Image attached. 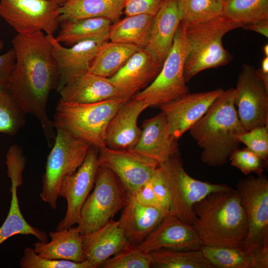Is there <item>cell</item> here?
<instances>
[{
    "instance_id": "obj_6",
    "label": "cell",
    "mask_w": 268,
    "mask_h": 268,
    "mask_svg": "<svg viewBox=\"0 0 268 268\" xmlns=\"http://www.w3.org/2000/svg\"><path fill=\"white\" fill-rule=\"evenodd\" d=\"M56 129L54 143L47 157L40 194L42 200L53 209L57 207L59 189L64 178L76 171L92 146L64 130Z\"/></svg>"
},
{
    "instance_id": "obj_46",
    "label": "cell",
    "mask_w": 268,
    "mask_h": 268,
    "mask_svg": "<svg viewBox=\"0 0 268 268\" xmlns=\"http://www.w3.org/2000/svg\"><path fill=\"white\" fill-rule=\"evenodd\" d=\"M263 52L265 56H268V44L264 45L263 47Z\"/></svg>"
},
{
    "instance_id": "obj_22",
    "label": "cell",
    "mask_w": 268,
    "mask_h": 268,
    "mask_svg": "<svg viewBox=\"0 0 268 268\" xmlns=\"http://www.w3.org/2000/svg\"><path fill=\"white\" fill-rule=\"evenodd\" d=\"M148 105L132 98L124 102L110 121L106 132V146L115 149H132L138 142L141 129L137 125L140 114Z\"/></svg>"
},
{
    "instance_id": "obj_28",
    "label": "cell",
    "mask_w": 268,
    "mask_h": 268,
    "mask_svg": "<svg viewBox=\"0 0 268 268\" xmlns=\"http://www.w3.org/2000/svg\"><path fill=\"white\" fill-rule=\"evenodd\" d=\"M11 186L10 205L7 217L0 227V245L11 236L17 235H31L39 241L47 242V233L29 224L23 216L19 204L17 188L23 183L22 173L12 171L7 173Z\"/></svg>"
},
{
    "instance_id": "obj_34",
    "label": "cell",
    "mask_w": 268,
    "mask_h": 268,
    "mask_svg": "<svg viewBox=\"0 0 268 268\" xmlns=\"http://www.w3.org/2000/svg\"><path fill=\"white\" fill-rule=\"evenodd\" d=\"M25 114L8 89L0 85V133L15 134L25 124Z\"/></svg>"
},
{
    "instance_id": "obj_14",
    "label": "cell",
    "mask_w": 268,
    "mask_h": 268,
    "mask_svg": "<svg viewBox=\"0 0 268 268\" xmlns=\"http://www.w3.org/2000/svg\"><path fill=\"white\" fill-rule=\"evenodd\" d=\"M98 149L91 146L80 166L64 178L59 197L66 200L67 209L57 230L67 229L78 223L81 207L94 186L98 168Z\"/></svg>"
},
{
    "instance_id": "obj_21",
    "label": "cell",
    "mask_w": 268,
    "mask_h": 268,
    "mask_svg": "<svg viewBox=\"0 0 268 268\" xmlns=\"http://www.w3.org/2000/svg\"><path fill=\"white\" fill-rule=\"evenodd\" d=\"M130 244L119 220L112 218L97 229L83 236L84 258L92 268H100L106 260Z\"/></svg>"
},
{
    "instance_id": "obj_20",
    "label": "cell",
    "mask_w": 268,
    "mask_h": 268,
    "mask_svg": "<svg viewBox=\"0 0 268 268\" xmlns=\"http://www.w3.org/2000/svg\"><path fill=\"white\" fill-rule=\"evenodd\" d=\"M57 90L60 100L66 103H91L124 98L108 78L89 70L72 76Z\"/></svg>"
},
{
    "instance_id": "obj_15",
    "label": "cell",
    "mask_w": 268,
    "mask_h": 268,
    "mask_svg": "<svg viewBox=\"0 0 268 268\" xmlns=\"http://www.w3.org/2000/svg\"><path fill=\"white\" fill-rule=\"evenodd\" d=\"M223 90L218 88L205 92L188 93L160 106L172 135L179 139L205 114Z\"/></svg>"
},
{
    "instance_id": "obj_1",
    "label": "cell",
    "mask_w": 268,
    "mask_h": 268,
    "mask_svg": "<svg viewBox=\"0 0 268 268\" xmlns=\"http://www.w3.org/2000/svg\"><path fill=\"white\" fill-rule=\"evenodd\" d=\"M15 64L7 88L21 109L39 121L48 145L55 138L47 112L50 92L59 86L60 73L52 45L42 31L17 34L11 41Z\"/></svg>"
},
{
    "instance_id": "obj_48",
    "label": "cell",
    "mask_w": 268,
    "mask_h": 268,
    "mask_svg": "<svg viewBox=\"0 0 268 268\" xmlns=\"http://www.w3.org/2000/svg\"><path fill=\"white\" fill-rule=\"evenodd\" d=\"M3 47V43L1 39L0 38V51L2 49Z\"/></svg>"
},
{
    "instance_id": "obj_33",
    "label": "cell",
    "mask_w": 268,
    "mask_h": 268,
    "mask_svg": "<svg viewBox=\"0 0 268 268\" xmlns=\"http://www.w3.org/2000/svg\"><path fill=\"white\" fill-rule=\"evenodd\" d=\"M222 15L244 25L268 19V0H227Z\"/></svg>"
},
{
    "instance_id": "obj_47",
    "label": "cell",
    "mask_w": 268,
    "mask_h": 268,
    "mask_svg": "<svg viewBox=\"0 0 268 268\" xmlns=\"http://www.w3.org/2000/svg\"><path fill=\"white\" fill-rule=\"evenodd\" d=\"M68 0H56L58 4L60 6H62L66 2H67Z\"/></svg>"
},
{
    "instance_id": "obj_7",
    "label": "cell",
    "mask_w": 268,
    "mask_h": 268,
    "mask_svg": "<svg viewBox=\"0 0 268 268\" xmlns=\"http://www.w3.org/2000/svg\"><path fill=\"white\" fill-rule=\"evenodd\" d=\"M188 51L185 24L181 22L172 46L155 79L132 98L141 101L149 107H159L189 93L184 68Z\"/></svg>"
},
{
    "instance_id": "obj_19",
    "label": "cell",
    "mask_w": 268,
    "mask_h": 268,
    "mask_svg": "<svg viewBox=\"0 0 268 268\" xmlns=\"http://www.w3.org/2000/svg\"><path fill=\"white\" fill-rule=\"evenodd\" d=\"M178 141L171 134L161 112L143 121L139 140L132 149L160 164L180 156Z\"/></svg>"
},
{
    "instance_id": "obj_45",
    "label": "cell",
    "mask_w": 268,
    "mask_h": 268,
    "mask_svg": "<svg viewBox=\"0 0 268 268\" xmlns=\"http://www.w3.org/2000/svg\"><path fill=\"white\" fill-rule=\"evenodd\" d=\"M256 70L258 74L268 86V56H265L263 58L261 67Z\"/></svg>"
},
{
    "instance_id": "obj_27",
    "label": "cell",
    "mask_w": 268,
    "mask_h": 268,
    "mask_svg": "<svg viewBox=\"0 0 268 268\" xmlns=\"http://www.w3.org/2000/svg\"><path fill=\"white\" fill-rule=\"evenodd\" d=\"M123 9L124 0H68L60 7L59 23L93 17L114 23L120 19Z\"/></svg>"
},
{
    "instance_id": "obj_4",
    "label": "cell",
    "mask_w": 268,
    "mask_h": 268,
    "mask_svg": "<svg viewBox=\"0 0 268 268\" xmlns=\"http://www.w3.org/2000/svg\"><path fill=\"white\" fill-rule=\"evenodd\" d=\"M184 23L188 45L184 68L186 83L202 70L223 66L230 62L232 57L224 48L223 38L230 31L242 27L244 24L223 15Z\"/></svg>"
},
{
    "instance_id": "obj_8",
    "label": "cell",
    "mask_w": 268,
    "mask_h": 268,
    "mask_svg": "<svg viewBox=\"0 0 268 268\" xmlns=\"http://www.w3.org/2000/svg\"><path fill=\"white\" fill-rule=\"evenodd\" d=\"M127 202V192L109 169L98 166L94 189L84 201L77 229L83 236L108 222Z\"/></svg>"
},
{
    "instance_id": "obj_18",
    "label": "cell",
    "mask_w": 268,
    "mask_h": 268,
    "mask_svg": "<svg viewBox=\"0 0 268 268\" xmlns=\"http://www.w3.org/2000/svg\"><path fill=\"white\" fill-rule=\"evenodd\" d=\"M108 34L80 41L70 48L62 45L53 34L46 35L52 45L60 73L57 90L72 76L89 70L90 64L98 48L102 43L109 40Z\"/></svg>"
},
{
    "instance_id": "obj_26",
    "label": "cell",
    "mask_w": 268,
    "mask_h": 268,
    "mask_svg": "<svg viewBox=\"0 0 268 268\" xmlns=\"http://www.w3.org/2000/svg\"><path fill=\"white\" fill-rule=\"evenodd\" d=\"M200 250L214 268H268V254L263 250L252 252L242 247L204 245L201 247Z\"/></svg>"
},
{
    "instance_id": "obj_36",
    "label": "cell",
    "mask_w": 268,
    "mask_h": 268,
    "mask_svg": "<svg viewBox=\"0 0 268 268\" xmlns=\"http://www.w3.org/2000/svg\"><path fill=\"white\" fill-rule=\"evenodd\" d=\"M149 253L140 250L136 245L127 247L106 260L100 266L103 268H149L151 267Z\"/></svg>"
},
{
    "instance_id": "obj_10",
    "label": "cell",
    "mask_w": 268,
    "mask_h": 268,
    "mask_svg": "<svg viewBox=\"0 0 268 268\" xmlns=\"http://www.w3.org/2000/svg\"><path fill=\"white\" fill-rule=\"evenodd\" d=\"M248 223L242 248L255 252L268 245V179L263 173L240 179L236 184Z\"/></svg>"
},
{
    "instance_id": "obj_3",
    "label": "cell",
    "mask_w": 268,
    "mask_h": 268,
    "mask_svg": "<svg viewBox=\"0 0 268 268\" xmlns=\"http://www.w3.org/2000/svg\"><path fill=\"white\" fill-rule=\"evenodd\" d=\"M234 92L232 87L224 90L189 130L202 149V162L209 166L226 164L231 155L239 148V136L246 132L238 117Z\"/></svg>"
},
{
    "instance_id": "obj_41",
    "label": "cell",
    "mask_w": 268,
    "mask_h": 268,
    "mask_svg": "<svg viewBox=\"0 0 268 268\" xmlns=\"http://www.w3.org/2000/svg\"><path fill=\"white\" fill-rule=\"evenodd\" d=\"M150 182L152 189L161 206L170 212L171 201L170 193L157 167L150 180Z\"/></svg>"
},
{
    "instance_id": "obj_16",
    "label": "cell",
    "mask_w": 268,
    "mask_h": 268,
    "mask_svg": "<svg viewBox=\"0 0 268 268\" xmlns=\"http://www.w3.org/2000/svg\"><path fill=\"white\" fill-rule=\"evenodd\" d=\"M136 246L140 250L149 253L160 249H200L202 244L192 225L170 213Z\"/></svg>"
},
{
    "instance_id": "obj_38",
    "label": "cell",
    "mask_w": 268,
    "mask_h": 268,
    "mask_svg": "<svg viewBox=\"0 0 268 268\" xmlns=\"http://www.w3.org/2000/svg\"><path fill=\"white\" fill-rule=\"evenodd\" d=\"M231 165L245 175L263 173L266 163L247 147L236 150L229 158Z\"/></svg>"
},
{
    "instance_id": "obj_32",
    "label": "cell",
    "mask_w": 268,
    "mask_h": 268,
    "mask_svg": "<svg viewBox=\"0 0 268 268\" xmlns=\"http://www.w3.org/2000/svg\"><path fill=\"white\" fill-rule=\"evenodd\" d=\"M152 266L157 268H214L200 249H160L149 253Z\"/></svg>"
},
{
    "instance_id": "obj_30",
    "label": "cell",
    "mask_w": 268,
    "mask_h": 268,
    "mask_svg": "<svg viewBox=\"0 0 268 268\" xmlns=\"http://www.w3.org/2000/svg\"><path fill=\"white\" fill-rule=\"evenodd\" d=\"M154 16L138 14L126 16L111 24L109 30L111 41L131 44L140 49L147 45Z\"/></svg>"
},
{
    "instance_id": "obj_13",
    "label": "cell",
    "mask_w": 268,
    "mask_h": 268,
    "mask_svg": "<svg viewBox=\"0 0 268 268\" xmlns=\"http://www.w3.org/2000/svg\"><path fill=\"white\" fill-rule=\"evenodd\" d=\"M159 164L132 149L106 146L98 150V166L111 170L119 179L127 193L132 195L151 180Z\"/></svg>"
},
{
    "instance_id": "obj_44",
    "label": "cell",
    "mask_w": 268,
    "mask_h": 268,
    "mask_svg": "<svg viewBox=\"0 0 268 268\" xmlns=\"http://www.w3.org/2000/svg\"><path fill=\"white\" fill-rule=\"evenodd\" d=\"M242 28L268 37V19L261 20L244 25Z\"/></svg>"
},
{
    "instance_id": "obj_39",
    "label": "cell",
    "mask_w": 268,
    "mask_h": 268,
    "mask_svg": "<svg viewBox=\"0 0 268 268\" xmlns=\"http://www.w3.org/2000/svg\"><path fill=\"white\" fill-rule=\"evenodd\" d=\"M241 143L266 163L268 158V127H258L246 131L239 136Z\"/></svg>"
},
{
    "instance_id": "obj_31",
    "label": "cell",
    "mask_w": 268,
    "mask_h": 268,
    "mask_svg": "<svg viewBox=\"0 0 268 268\" xmlns=\"http://www.w3.org/2000/svg\"><path fill=\"white\" fill-rule=\"evenodd\" d=\"M112 23L104 17L61 22V29L55 38L61 44L71 46L80 41L108 34Z\"/></svg>"
},
{
    "instance_id": "obj_42",
    "label": "cell",
    "mask_w": 268,
    "mask_h": 268,
    "mask_svg": "<svg viewBox=\"0 0 268 268\" xmlns=\"http://www.w3.org/2000/svg\"><path fill=\"white\" fill-rule=\"evenodd\" d=\"M15 60V53L13 48L0 55V85L7 88Z\"/></svg>"
},
{
    "instance_id": "obj_24",
    "label": "cell",
    "mask_w": 268,
    "mask_h": 268,
    "mask_svg": "<svg viewBox=\"0 0 268 268\" xmlns=\"http://www.w3.org/2000/svg\"><path fill=\"white\" fill-rule=\"evenodd\" d=\"M182 21L177 0H164L154 16L146 49L163 64L173 43L176 30Z\"/></svg>"
},
{
    "instance_id": "obj_11",
    "label": "cell",
    "mask_w": 268,
    "mask_h": 268,
    "mask_svg": "<svg viewBox=\"0 0 268 268\" xmlns=\"http://www.w3.org/2000/svg\"><path fill=\"white\" fill-rule=\"evenodd\" d=\"M56 0H0V16L19 34H53L59 23Z\"/></svg>"
},
{
    "instance_id": "obj_12",
    "label": "cell",
    "mask_w": 268,
    "mask_h": 268,
    "mask_svg": "<svg viewBox=\"0 0 268 268\" xmlns=\"http://www.w3.org/2000/svg\"><path fill=\"white\" fill-rule=\"evenodd\" d=\"M234 102L246 131L268 127V86L252 66L244 64L234 88Z\"/></svg>"
},
{
    "instance_id": "obj_37",
    "label": "cell",
    "mask_w": 268,
    "mask_h": 268,
    "mask_svg": "<svg viewBox=\"0 0 268 268\" xmlns=\"http://www.w3.org/2000/svg\"><path fill=\"white\" fill-rule=\"evenodd\" d=\"M22 268H92L87 261L81 263L65 260H54L39 257L33 249L27 247L19 261Z\"/></svg>"
},
{
    "instance_id": "obj_5",
    "label": "cell",
    "mask_w": 268,
    "mask_h": 268,
    "mask_svg": "<svg viewBox=\"0 0 268 268\" xmlns=\"http://www.w3.org/2000/svg\"><path fill=\"white\" fill-rule=\"evenodd\" d=\"M124 102L123 98L91 103L60 100L56 108L54 127L67 131L99 150L106 146L108 125Z\"/></svg>"
},
{
    "instance_id": "obj_43",
    "label": "cell",
    "mask_w": 268,
    "mask_h": 268,
    "mask_svg": "<svg viewBox=\"0 0 268 268\" xmlns=\"http://www.w3.org/2000/svg\"><path fill=\"white\" fill-rule=\"evenodd\" d=\"M133 195L136 201L142 205L162 207L152 189L150 180L142 185Z\"/></svg>"
},
{
    "instance_id": "obj_9",
    "label": "cell",
    "mask_w": 268,
    "mask_h": 268,
    "mask_svg": "<svg viewBox=\"0 0 268 268\" xmlns=\"http://www.w3.org/2000/svg\"><path fill=\"white\" fill-rule=\"evenodd\" d=\"M157 168L170 193V213L191 225L196 203L212 192L230 188L226 184L203 182L192 177L186 172L180 156L159 164Z\"/></svg>"
},
{
    "instance_id": "obj_17",
    "label": "cell",
    "mask_w": 268,
    "mask_h": 268,
    "mask_svg": "<svg viewBox=\"0 0 268 268\" xmlns=\"http://www.w3.org/2000/svg\"><path fill=\"white\" fill-rule=\"evenodd\" d=\"M162 64L146 49H139L117 72L108 78L127 102L155 79Z\"/></svg>"
},
{
    "instance_id": "obj_2",
    "label": "cell",
    "mask_w": 268,
    "mask_h": 268,
    "mask_svg": "<svg viewBox=\"0 0 268 268\" xmlns=\"http://www.w3.org/2000/svg\"><path fill=\"white\" fill-rule=\"evenodd\" d=\"M192 224L202 245L242 247L248 232V223L236 190L212 192L193 207Z\"/></svg>"
},
{
    "instance_id": "obj_25",
    "label": "cell",
    "mask_w": 268,
    "mask_h": 268,
    "mask_svg": "<svg viewBox=\"0 0 268 268\" xmlns=\"http://www.w3.org/2000/svg\"><path fill=\"white\" fill-rule=\"evenodd\" d=\"M50 242L38 241L33 244L34 251L39 256L77 263L86 261L82 249L83 236L76 227L51 231Z\"/></svg>"
},
{
    "instance_id": "obj_23",
    "label": "cell",
    "mask_w": 268,
    "mask_h": 268,
    "mask_svg": "<svg viewBox=\"0 0 268 268\" xmlns=\"http://www.w3.org/2000/svg\"><path fill=\"white\" fill-rule=\"evenodd\" d=\"M170 213L161 207L142 205L127 193V204L119 221L129 242L137 245Z\"/></svg>"
},
{
    "instance_id": "obj_40",
    "label": "cell",
    "mask_w": 268,
    "mask_h": 268,
    "mask_svg": "<svg viewBox=\"0 0 268 268\" xmlns=\"http://www.w3.org/2000/svg\"><path fill=\"white\" fill-rule=\"evenodd\" d=\"M164 0H124L123 13L126 16L138 14L154 16Z\"/></svg>"
},
{
    "instance_id": "obj_49",
    "label": "cell",
    "mask_w": 268,
    "mask_h": 268,
    "mask_svg": "<svg viewBox=\"0 0 268 268\" xmlns=\"http://www.w3.org/2000/svg\"><path fill=\"white\" fill-rule=\"evenodd\" d=\"M219 1L220 3H221L222 4L227 0H217Z\"/></svg>"
},
{
    "instance_id": "obj_35",
    "label": "cell",
    "mask_w": 268,
    "mask_h": 268,
    "mask_svg": "<svg viewBox=\"0 0 268 268\" xmlns=\"http://www.w3.org/2000/svg\"><path fill=\"white\" fill-rule=\"evenodd\" d=\"M182 21L207 20L222 15L223 4L217 0H177Z\"/></svg>"
},
{
    "instance_id": "obj_29",
    "label": "cell",
    "mask_w": 268,
    "mask_h": 268,
    "mask_svg": "<svg viewBox=\"0 0 268 268\" xmlns=\"http://www.w3.org/2000/svg\"><path fill=\"white\" fill-rule=\"evenodd\" d=\"M139 49L131 44L105 41L99 47L91 61L89 71L109 78L117 72Z\"/></svg>"
}]
</instances>
